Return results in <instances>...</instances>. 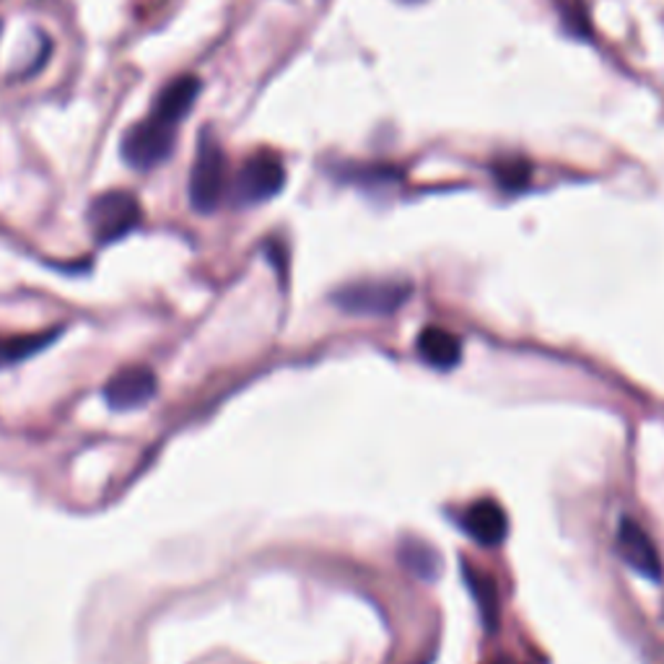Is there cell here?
Masks as SVG:
<instances>
[{"instance_id": "8fae6325", "label": "cell", "mask_w": 664, "mask_h": 664, "mask_svg": "<svg viewBox=\"0 0 664 664\" xmlns=\"http://www.w3.org/2000/svg\"><path fill=\"white\" fill-rule=\"evenodd\" d=\"M60 330L40 333V335H19V338H0V366H11L34 356L37 350L48 348L50 340H55Z\"/></svg>"}, {"instance_id": "7a4b0ae2", "label": "cell", "mask_w": 664, "mask_h": 664, "mask_svg": "<svg viewBox=\"0 0 664 664\" xmlns=\"http://www.w3.org/2000/svg\"><path fill=\"white\" fill-rule=\"evenodd\" d=\"M228 156L221 141L213 133V127H203L197 135V154L190 170L187 180V197L195 213H216L228 193Z\"/></svg>"}, {"instance_id": "ba28073f", "label": "cell", "mask_w": 664, "mask_h": 664, "mask_svg": "<svg viewBox=\"0 0 664 664\" xmlns=\"http://www.w3.org/2000/svg\"><path fill=\"white\" fill-rule=\"evenodd\" d=\"M462 530L468 532L478 545L493 548V545H501L503 538H507L509 519L503 514L499 501L480 499L472 503L470 509H464Z\"/></svg>"}, {"instance_id": "30bf717a", "label": "cell", "mask_w": 664, "mask_h": 664, "mask_svg": "<svg viewBox=\"0 0 664 664\" xmlns=\"http://www.w3.org/2000/svg\"><path fill=\"white\" fill-rule=\"evenodd\" d=\"M462 576L470 586L472 600L478 602L486 629L493 631L496 625H499V590H496V582L464 559H462Z\"/></svg>"}, {"instance_id": "8992f818", "label": "cell", "mask_w": 664, "mask_h": 664, "mask_svg": "<svg viewBox=\"0 0 664 664\" xmlns=\"http://www.w3.org/2000/svg\"><path fill=\"white\" fill-rule=\"evenodd\" d=\"M615 548H617V555L625 561V566H631L644 579L660 582L664 571L660 551H656L654 540L648 538V532L636 522V519H629V517L621 519L615 535Z\"/></svg>"}, {"instance_id": "9c48e42d", "label": "cell", "mask_w": 664, "mask_h": 664, "mask_svg": "<svg viewBox=\"0 0 664 664\" xmlns=\"http://www.w3.org/2000/svg\"><path fill=\"white\" fill-rule=\"evenodd\" d=\"M416 348L423 361L429 366H437V369H452L462 358L460 338H457L454 333L441 330V327H426V330L418 335Z\"/></svg>"}, {"instance_id": "277c9868", "label": "cell", "mask_w": 664, "mask_h": 664, "mask_svg": "<svg viewBox=\"0 0 664 664\" xmlns=\"http://www.w3.org/2000/svg\"><path fill=\"white\" fill-rule=\"evenodd\" d=\"M284 185H286L284 159H280L276 151L259 149L239 166L234 182L228 185V193H232V201L236 205L247 208V205L273 201V197L284 190Z\"/></svg>"}, {"instance_id": "52a82bcc", "label": "cell", "mask_w": 664, "mask_h": 664, "mask_svg": "<svg viewBox=\"0 0 664 664\" xmlns=\"http://www.w3.org/2000/svg\"><path fill=\"white\" fill-rule=\"evenodd\" d=\"M159 389L156 374L149 366L135 364L120 369L104 385V400L112 410H135L154 400Z\"/></svg>"}, {"instance_id": "3957f363", "label": "cell", "mask_w": 664, "mask_h": 664, "mask_svg": "<svg viewBox=\"0 0 664 664\" xmlns=\"http://www.w3.org/2000/svg\"><path fill=\"white\" fill-rule=\"evenodd\" d=\"M86 221L96 244H114L143 224L141 201L127 190H106L89 203Z\"/></svg>"}, {"instance_id": "6da1fadb", "label": "cell", "mask_w": 664, "mask_h": 664, "mask_svg": "<svg viewBox=\"0 0 664 664\" xmlns=\"http://www.w3.org/2000/svg\"><path fill=\"white\" fill-rule=\"evenodd\" d=\"M201 91L203 83L193 73L177 75V79L166 83L156 94L146 118L135 122V125L122 135V162L135 172H154L164 162H170L174 146H177V130L182 120L193 112Z\"/></svg>"}, {"instance_id": "7c38bea8", "label": "cell", "mask_w": 664, "mask_h": 664, "mask_svg": "<svg viewBox=\"0 0 664 664\" xmlns=\"http://www.w3.org/2000/svg\"><path fill=\"white\" fill-rule=\"evenodd\" d=\"M400 561L406 563L410 574L421 576V579H437L441 561L433 548H429L421 540H406L400 545Z\"/></svg>"}, {"instance_id": "5b68a950", "label": "cell", "mask_w": 664, "mask_h": 664, "mask_svg": "<svg viewBox=\"0 0 664 664\" xmlns=\"http://www.w3.org/2000/svg\"><path fill=\"white\" fill-rule=\"evenodd\" d=\"M410 299L408 280H356L333 294V304L350 315H392Z\"/></svg>"}, {"instance_id": "4fadbf2b", "label": "cell", "mask_w": 664, "mask_h": 664, "mask_svg": "<svg viewBox=\"0 0 664 664\" xmlns=\"http://www.w3.org/2000/svg\"><path fill=\"white\" fill-rule=\"evenodd\" d=\"M493 174L503 190H524L527 182H530V164L509 159V162L496 164Z\"/></svg>"}]
</instances>
